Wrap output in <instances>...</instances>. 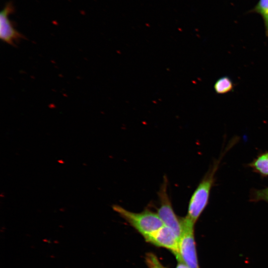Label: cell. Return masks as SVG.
Wrapping results in <instances>:
<instances>
[{
  "label": "cell",
  "instance_id": "cell-4",
  "mask_svg": "<svg viewBox=\"0 0 268 268\" xmlns=\"http://www.w3.org/2000/svg\"><path fill=\"white\" fill-rule=\"evenodd\" d=\"M167 178L164 177L158 192L160 205L157 213L164 225L170 228L179 240L182 231L181 218H179L173 208L167 193Z\"/></svg>",
  "mask_w": 268,
  "mask_h": 268
},
{
  "label": "cell",
  "instance_id": "cell-6",
  "mask_svg": "<svg viewBox=\"0 0 268 268\" xmlns=\"http://www.w3.org/2000/svg\"><path fill=\"white\" fill-rule=\"evenodd\" d=\"M144 238L147 242L156 246L169 250L175 255L178 262H183L179 252V240L169 227L164 225Z\"/></svg>",
  "mask_w": 268,
  "mask_h": 268
},
{
  "label": "cell",
  "instance_id": "cell-10",
  "mask_svg": "<svg viewBox=\"0 0 268 268\" xmlns=\"http://www.w3.org/2000/svg\"><path fill=\"white\" fill-rule=\"evenodd\" d=\"M251 200L254 201H263L268 203V187L260 190H255L252 193Z\"/></svg>",
  "mask_w": 268,
  "mask_h": 268
},
{
  "label": "cell",
  "instance_id": "cell-12",
  "mask_svg": "<svg viewBox=\"0 0 268 268\" xmlns=\"http://www.w3.org/2000/svg\"><path fill=\"white\" fill-rule=\"evenodd\" d=\"M176 268H190L183 262H178Z\"/></svg>",
  "mask_w": 268,
  "mask_h": 268
},
{
  "label": "cell",
  "instance_id": "cell-5",
  "mask_svg": "<svg viewBox=\"0 0 268 268\" xmlns=\"http://www.w3.org/2000/svg\"><path fill=\"white\" fill-rule=\"evenodd\" d=\"M14 11L13 3L9 1L6 3L0 13V38L3 42L11 46H15L16 43L24 38V36L15 29L9 19V15Z\"/></svg>",
  "mask_w": 268,
  "mask_h": 268
},
{
  "label": "cell",
  "instance_id": "cell-2",
  "mask_svg": "<svg viewBox=\"0 0 268 268\" xmlns=\"http://www.w3.org/2000/svg\"><path fill=\"white\" fill-rule=\"evenodd\" d=\"M113 209L144 238L164 226L157 213L148 208L137 213L115 204L113 206Z\"/></svg>",
  "mask_w": 268,
  "mask_h": 268
},
{
  "label": "cell",
  "instance_id": "cell-3",
  "mask_svg": "<svg viewBox=\"0 0 268 268\" xmlns=\"http://www.w3.org/2000/svg\"><path fill=\"white\" fill-rule=\"evenodd\" d=\"M181 222L179 248L182 261L190 268H199L194 237L195 223L186 217L181 218Z\"/></svg>",
  "mask_w": 268,
  "mask_h": 268
},
{
  "label": "cell",
  "instance_id": "cell-8",
  "mask_svg": "<svg viewBox=\"0 0 268 268\" xmlns=\"http://www.w3.org/2000/svg\"><path fill=\"white\" fill-rule=\"evenodd\" d=\"M234 86V83L231 78L224 76L216 81L214 85V89L216 93L223 94L232 91Z\"/></svg>",
  "mask_w": 268,
  "mask_h": 268
},
{
  "label": "cell",
  "instance_id": "cell-9",
  "mask_svg": "<svg viewBox=\"0 0 268 268\" xmlns=\"http://www.w3.org/2000/svg\"><path fill=\"white\" fill-rule=\"evenodd\" d=\"M253 10L261 15L263 18L266 35L268 37V0H259Z\"/></svg>",
  "mask_w": 268,
  "mask_h": 268
},
{
  "label": "cell",
  "instance_id": "cell-7",
  "mask_svg": "<svg viewBox=\"0 0 268 268\" xmlns=\"http://www.w3.org/2000/svg\"><path fill=\"white\" fill-rule=\"evenodd\" d=\"M250 166L261 176H268V152L259 155L250 164Z\"/></svg>",
  "mask_w": 268,
  "mask_h": 268
},
{
  "label": "cell",
  "instance_id": "cell-1",
  "mask_svg": "<svg viewBox=\"0 0 268 268\" xmlns=\"http://www.w3.org/2000/svg\"><path fill=\"white\" fill-rule=\"evenodd\" d=\"M220 159L213 162L202 178L190 200L186 216L195 224L206 207Z\"/></svg>",
  "mask_w": 268,
  "mask_h": 268
},
{
  "label": "cell",
  "instance_id": "cell-11",
  "mask_svg": "<svg viewBox=\"0 0 268 268\" xmlns=\"http://www.w3.org/2000/svg\"><path fill=\"white\" fill-rule=\"evenodd\" d=\"M146 262L149 268H166L159 262L156 256L152 253L147 254Z\"/></svg>",
  "mask_w": 268,
  "mask_h": 268
}]
</instances>
